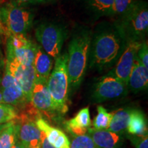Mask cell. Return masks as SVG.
I'll list each match as a JSON object with an SVG mask.
<instances>
[{"instance_id":"cell-32","label":"cell","mask_w":148,"mask_h":148,"mask_svg":"<svg viewBox=\"0 0 148 148\" xmlns=\"http://www.w3.org/2000/svg\"><path fill=\"white\" fill-rule=\"evenodd\" d=\"M22 147H23L22 144L21 143H19V142L16 140L15 144H14V146L12 148H22Z\"/></svg>"},{"instance_id":"cell-35","label":"cell","mask_w":148,"mask_h":148,"mask_svg":"<svg viewBox=\"0 0 148 148\" xmlns=\"http://www.w3.org/2000/svg\"><path fill=\"white\" fill-rule=\"evenodd\" d=\"M0 103H3V101H2V93H1V90H0Z\"/></svg>"},{"instance_id":"cell-3","label":"cell","mask_w":148,"mask_h":148,"mask_svg":"<svg viewBox=\"0 0 148 148\" xmlns=\"http://www.w3.org/2000/svg\"><path fill=\"white\" fill-rule=\"evenodd\" d=\"M114 25L126 42L145 40L148 30L147 2L133 1L124 13L117 16Z\"/></svg>"},{"instance_id":"cell-8","label":"cell","mask_w":148,"mask_h":148,"mask_svg":"<svg viewBox=\"0 0 148 148\" xmlns=\"http://www.w3.org/2000/svg\"><path fill=\"white\" fill-rule=\"evenodd\" d=\"M36 120L23 112L14 120L16 140L25 147L40 148L41 132L36 127Z\"/></svg>"},{"instance_id":"cell-11","label":"cell","mask_w":148,"mask_h":148,"mask_svg":"<svg viewBox=\"0 0 148 148\" xmlns=\"http://www.w3.org/2000/svg\"><path fill=\"white\" fill-rule=\"evenodd\" d=\"M5 69L17 80L27 101L30 102L31 95L35 83L33 66L25 65L14 59H6Z\"/></svg>"},{"instance_id":"cell-15","label":"cell","mask_w":148,"mask_h":148,"mask_svg":"<svg viewBox=\"0 0 148 148\" xmlns=\"http://www.w3.org/2000/svg\"><path fill=\"white\" fill-rule=\"evenodd\" d=\"M147 86L148 69L144 67L136 58L130 73L127 87L132 91L137 92L147 89Z\"/></svg>"},{"instance_id":"cell-12","label":"cell","mask_w":148,"mask_h":148,"mask_svg":"<svg viewBox=\"0 0 148 148\" xmlns=\"http://www.w3.org/2000/svg\"><path fill=\"white\" fill-rule=\"evenodd\" d=\"M30 103L39 112L45 113L55 112L47 82H35L31 95Z\"/></svg>"},{"instance_id":"cell-6","label":"cell","mask_w":148,"mask_h":148,"mask_svg":"<svg viewBox=\"0 0 148 148\" xmlns=\"http://www.w3.org/2000/svg\"><path fill=\"white\" fill-rule=\"evenodd\" d=\"M35 35L42 49L53 58L60 56L65 31L63 27L53 23H42L36 27Z\"/></svg>"},{"instance_id":"cell-33","label":"cell","mask_w":148,"mask_h":148,"mask_svg":"<svg viewBox=\"0 0 148 148\" xmlns=\"http://www.w3.org/2000/svg\"><path fill=\"white\" fill-rule=\"evenodd\" d=\"M3 65V56L2 54H1V51H0V69L2 68V66Z\"/></svg>"},{"instance_id":"cell-14","label":"cell","mask_w":148,"mask_h":148,"mask_svg":"<svg viewBox=\"0 0 148 148\" xmlns=\"http://www.w3.org/2000/svg\"><path fill=\"white\" fill-rule=\"evenodd\" d=\"M35 73V82H47L53 66V59L38 45L32 64Z\"/></svg>"},{"instance_id":"cell-21","label":"cell","mask_w":148,"mask_h":148,"mask_svg":"<svg viewBox=\"0 0 148 148\" xmlns=\"http://www.w3.org/2000/svg\"><path fill=\"white\" fill-rule=\"evenodd\" d=\"M16 141L15 125L14 121H12L0 131V148H12Z\"/></svg>"},{"instance_id":"cell-19","label":"cell","mask_w":148,"mask_h":148,"mask_svg":"<svg viewBox=\"0 0 148 148\" xmlns=\"http://www.w3.org/2000/svg\"><path fill=\"white\" fill-rule=\"evenodd\" d=\"M127 131L129 134L136 136H145L147 134V124L145 114L141 110H131Z\"/></svg>"},{"instance_id":"cell-31","label":"cell","mask_w":148,"mask_h":148,"mask_svg":"<svg viewBox=\"0 0 148 148\" xmlns=\"http://www.w3.org/2000/svg\"><path fill=\"white\" fill-rule=\"evenodd\" d=\"M0 36H4L5 33L3 30V27L2 25V22H1V11H0Z\"/></svg>"},{"instance_id":"cell-5","label":"cell","mask_w":148,"mask_h":148,"mask_svg":"<svg viewBox=\"0 0 148 148\" xmlns=\"http://www.w3.org/2000/svg\"><path fill=\"white\" fill-rule=\"evenodd\" d=\"M5 36L25 35L32 26L33 15L30 12L16 4L10 3L0 8Z\"/></svg>"},{"instance_id":"cell-34","label":"cell","mask_w":148,"mask_h":148,"mask_svg":"<svg viewBox=\"0 0 148 148\" xmlns=\"http://www.w3.org/2000/svg\"><path fill=\"white\" fill-rule=\"evenodd\" d=\"M9 123H5V124H1L0 125V131L1 130H3V128H5V127L7 126V125H8Z\"/></svg>"},{"instance_id":"cell-17","label":"cell","mask_w":148,"mask_h":148,"mask_svg":"<svg viewBox=\"0 0 148 148\" xmlns=\"http://www.w3.org/2000/svg\"><path fill=\"white\" fill-rule=\"evenodd\" d=\"M99 148H118L120 137L117 134L106 130H95L89 127L86 132Z\"/></svg>"},{"instance_id":"cell-37","label":"cell","mask_w":148,"mask_h":148,"mask_svg":"<svg viewBox=\"0 0 148 148\" xmlns=\"http://www.w3.org/2000/svg\"><path fill=\"white\" fill-rule=\"evenodd\" d=\"M48 1V0H39V2H40V1Z\"/></svg>"},{"instance_id":"cell-4","label":"cell","mask_w":148,"mask_h":148,"mask_svg":"<svg viewBox=\"0 0 148 148\" xmlns=\"http://www.w3.org/2000/svg\"><path fill=\"white\" fill-rule=\"evenodd\" d=\"M66 63L67 53L58 56L47 82L54 110L60 114H65L69 109L67 100L69 82Z\"/></svg>"},{"instance_id":"cell-29","label":"cell","mask_w":148,"mask_h":148,"mask_svg":"<svg viewBox=\"0 0 148 148\" xmlns=\"http://www.w3.org/2000/svg\"><path fill=\"white\" fill-rule=\"evenodd\" d=\"M40 148H55L52 145L48 142L45 134L41 132V140H40Z\"/></svg>"},{"instance_id":"cell-28","label":"cell","mask_w":148,"mask_h":148,"mask_svg":"<svg viewBox=\"0 0 148 148\" xmlns=\"http://www.w3.org/2000/svg\"><path fill=\"white\" fill-rule=\"evenodd\" d=\"M134 142L136 148H148L147 135L145 136H135Z\"/></svg>"},{"instance_id":"cell-22","label":"cell","mask_w":148,"mask_h":148,"mask_svg":"<svg viewBox=\"0 0 148 148\" xmlns=\"http://www.w3.org/2000/svg\"><path fill=\"white\" fill-rule=\"evenodd\" d=\"M112 117V113L108 112L103 106H97V114L92 121L93 128L95 130H107Z\"/></svg>"},{"instance_id":"cell-2","label":"cell","mask_w":148,"mask_h":148,"mask_svg":"<svg viewBox=\"0 0 148 148\" xmlns=\"http://www.w3.org/2000/svg\"><path fill=\"white\" fill-rule=\"evenodd\" d=\"M91 36L87 31H81L74 35L69 43L66 67L69 86L73 88L78 87L86 73Z\"/></svg>"},{"instance_id":"cell-16","label":"cell","mask_w":148,"mask_h":148,"mask_svg":"<svg viewBox=\"0 0 148 148\" xmlns=\"http://www.w3.org/2000/svg\"><path fill=\"white\" fill-rule=\"evenodd\" d=\"M90 125L91 120L88 107L81 109L73 118L65 123L66 128L68 132L71 133L74 136L86 134Z\"/></svg>"},{"instance_id":"cell-27","label":"cell","mask_w":148,"mask_h":148,"mask_svg":"<svg viewBox=\"0 0 148 148\" xmlns=\"http://www.w3.org/2000/svg\"><path fill=\"white\" fill-rule=\"evenodd\" d=\"M136 58L144 67L148 69V45L147 40H144L138 49Z\"/></svg>"},{"instance_id":"cell-26","label":"cell","mask_w":148,"mask_h":148,"mask_svg":"<svg viewBox=\"0 0 148 148\" xmlns=\"http://www.w3.org/2000/svg\"><path fill=\"white\" fill-rule=\"evenodd\" d=\"M133 2L132 0H114L112 15L119 16L126 11Z\"/></svg>"},{"instance_id":"cell-13","label":"cell","mask_w":148,"mask_h":148,"mask_svg":"<svg viewBox=\"0 0 148 148\" xmlns=\"http://www.w3.org/2000/svg\"><path fill=\"white\" fill-rule=\"evenodd\" d=\"M35 123L40 132L45 134L48 142L55 148H70L69 139L60 129L51 126L41 116L35 121Z\"/></svg>"},{"instance_id":"cell-7","label":"cell","mask_w":148,"mask_h":148,"mask_svg":"<svg viewBox=\"0 0 148 148\" xmlns=\"http://www.w3.org/2000/svg\"><path fill=\"white\" fill-rule=\"evenodd\" d=\"M38 45L24 34L10 35L7 40V58L27 66L32 65Z\"/></svg>"},{"instance_id":"cell-24","label":"cell","mask_w":148,"mask_h":148,"mask_svg":"<svg viewBox=\"0 0 148 148\" xmlns=\"http://www.w3.org/2000/svg\"><path fill=\"white\" fill-rule=\"evenodd\" d=\"M18 112L14 106L4 103H0V125L14 121L17 117Z\"/></svg>"},{"instance_id":"cell-23","label":"cell","mask_w":148,"mask_h":148,"mask_svg":"<svg viewBox=\"0 0 148 148\" xmlns=\"http://www.w3.org/2000/svg\"><path fill=\"white\" fill-rule=\"evenodd\" d=\"M90 7L101 15H112L114 0H88Z\"/></svg>"},{"instance_id":"cell-36","label":"cell","mask_w":148,"mask_h":148,"mask_svg":"<svg viewBox=\"0 0 148 148\" xmlns=\"http://www.w3.org/2000/svg\"><path fill=\"white\" fill-rule=\"evenodd\" d=\"M22 148H34V147H25V146H23Z\"/></svg>"},{"instance_id":"cell-1","label":"cell","mask_w":148,"mask_h":148,"mask_svg":"<svg viewBox=\"0 0 148 148\" xmlns=\"http://www.w3.org/2000/svg\"><path fill=\"white\" fill-rule=\"evenodd\" d=\"M126 43L114 24L101 25L91 36L88 57L90 67L101 71L114 65Z\"/></svg>"},{"instance_id":"cell-9","label":"cell","mask_w":148,"mask_h":148,"mask_svg":"<svg viewBox=\"0 0 148 148\" xmlns=\"http://www.w3.org/2000/svg\"><path fill=\"white\" fill-rule=\"evenodd\" d=\"M143 42L138 40L127 41L124 50L116 62L114 69L109 72L108 75L116 77L127 85L130 73Z\"/></svg>"},{"instance_id":"cell-10","label":"cell","mask_w":148,"mask_h":148,"mask_svg":"<svg viewBox=\"0 0 148 148\" xmlns=\"http://www.w3.org/2000/svg\"><path fill=\"white\" fill-rule=\"evenodd\" d=\"M127 85L112 75L101 77L95 84L92 97L96 102L116 99L127 93Z\"/></svg>"},{"instance_id":"cell-30","label":"cell","mask_w":148,"mask_h":148,"mask_svg":"<svg viewBox=\"0 0 148 148\" xmlns=\"http://www.w3.org/2000/svg\"><path fill=\"white\" fill-rule=\"evenodd\" d=\"M18 4H25L34 2H39V0H16Z\"/></svg>"},{"instance_id":"cell-25","label":"cell","mask_w":148,"mask_h":148,"mask_svg":"<svg viewBox=\"0 0 148 148\" xmlns=\"http://www.w3.org/2000/svg\"><path fill=\"white\" fill-rule=\"evenodd\" d=\"M70 148H99L87 134L75 136L70 142Z\"/></svg>"},{"instance_id":"cell-18","label":"cell","mask_w":148,"mask_h":148,"mask_svg":"<svg viewBox=\"0 0 148 148\" xmlns=\"http://www.w3.org/2000/svg\"><path fill=\"white\" fill-rule=\"evenodd\" d=\"M3 103L13 106H25L27 103L22 89L17 80L1 89Z\"/></svg>"},{"instance_id":"cell-20","label":"cell","mask_w":148,"mask_h":148,"mask_svg":"<svg viewBox=\"0 0 148 148\" xmlns=\"http://www.w3.org/2000/svg\"><path fill=\"white\" fill-rule=\"evenodd\" d=\"M130 111V109L128 108H120L112 112V119L108 128L106 130L116 134V133H121L126 130Z\"/></svg>"}]
</instances>
